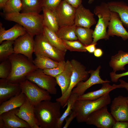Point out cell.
<instances>
[{
  "instance_id": "cell-1",
  "label": "cell",
  "mask_w": 128,
  "mask_h": 128,
  "mask_svg": "<svg viewBox=\"0 0 128 128\" xmlns=\"http://www.w3.org/2000/svg\"><path fill=\"white\" fill-rule=\"evenodd\" d=\"M61 107L59 102L43 101L34 107L35 118L40 128H56L61 116Z\"/></svg>"
},
{
  "instance_id": "cell-2",
  "label": "cell",
  "mask_w": 128,
  "mask_h": 128,
  "mask_svg": "<svg viewBox=\"0 0 128 128\" xmlns=\"http://www.w3.org/2000/svg\"><path fill=\"white\" fill-rule=\"evenodd\" d=\"M8 58L11 64L12 69L6 79L11 83H19L24 81L28 74L38 69L32 61L23 55L14 53Z\"/></svg>"
},
{
  "instance_id": "cell-3",
  "label": "cell",
  "mask_w": 128,
  "mask_h": 128,
  "mask_svg": "<svg viewBox=\"0 0 128 128\" xmlns=\"http://www.w3.org/2000/svg\"><path fill=\"white\" fill-rule=\"evenodd\" d=\"M5 16L6 20L21 25L33 37L43 33L44 26L43 14L19 12L6 14Z\"/></svg>"
},
{
  "instance_id": "cell-4",
  "label": "cell",
  "mask_w": 128,
  "mask_h": 128,
  "mask_svg": "<svg viewBox=\"0 0 128 128\" xmlns=\"http://www.w3.org/2000/svg\"><path fill=\"white\" fill-rule=\"evenodd\" d=\"M109 93H107L95 100H77L72 110L77 114L76 118L78 122H85L87 117L91 113L110 104L111 100Z\"/></svg>"
},
{
  "instance_id": "cell-5",
  "label": "cell",
  "mask_w": 128,
  "mask_h": 128,
  "mask_svg": "<svg viewBox=\"0 0 128 128\" xmlns=\"http://www.w3.org/2000/svg\"><path fill=\"white\" fill-rule=\"evenodd\" d=\"M94 14L97 17L98 20L95 26L92 35L93 41L92 43H97L101 39L108 40L110 37L107 31L110 22L111 11L107 3L102 2L96 6Z\"/></svg>"
},
{
  "instance_id": "cell-6",
  "label": "cell",
  "mask_w": 128,
  "mask_h": 128,
  "mask_svg": "<svg viewBox=\"0 0 128 128\" xmlns=\"http://www.w3.org/2000/svg\"><path fill=\"white\" fill-rule=\"evenodd\" d=\"M72 68V73L70 84L66 92L59 97L56 99V101L60 103L61 106L64 107L74 88L79 82L87 80L89 77L88 71L86 68L77 60L73 59L70 61Z\"/></svg>"
},
{
  "instance_id": "cell-7",
  "label": "cell",
  "mask_w": 128,
  "mask_h": 128,
  "mask_svg": "<svg viewBox=\"0 0 128 128\" xmlns=\"http://www.w3.org/2000/svg\"><path fill=\"white\" fill-rule=\"evenodd\" d=\"M34 40L35 55H44L58 62L64 60L66 53L53 46L43 33L36 36Z\"/></svg>"
},
{
  "instance_id": "cell-8",
  "label": "cell",
  "mask_w": 128,
  "mask_h": 128,
  "mask_svg": "<svg viewBox=\"0 0 128 128\" xmlns=\"http://www.w3.org/2000/svg\"><path fill=\"white\" fill-rule=\"evenodd\" d=\"M21 92L26 96L30 103L35 106L43 101H50L51 96L47 91L26 79L19 83Z\"/></svg>"
},
{
  "instance_id": "cell-9",
  "label": "cell",
  "mask_w": 128,
  "mask_h": 128,
  "mask_svg": "<svg viewBox=\"0 0 128 128\" xmlns=\"http://www.w3.org/2000/svg\"><path fill=\"white\" fill-rule=\"evenodd\" d=\"M26 79L35 83L50 94L57 93V84L55 78L45 74L43 70L37 69L27 76Z\"/></svg>"
},
{
  "instance_id": "cell-10",
  "label": "cell",
  "mask_w": 128,
  "mask_h": 128,
  "mask_svg": "<svg viewBox=\"0 0 128 128\" xmlns=\"http://www.w3.org/2000/svg\"><path fill=\"white\" fill-rule=\"evenodd\" d=\"M116 120L107 110V106H104L91 113L85 122L98 128H111Z\"/></svg>"
},
{
  "instance_id": "cell-11",
  "label": "cell",
  "mask_w": 128,
  "mask_h": 128,
  "mask_svg": "<svg viewBox=\"0 0 128 128\" xmlns=\"http://www.w3.org/2000/svg\"><path fill=\"white\" fill-rule=\"evenodd\" d=\"M76 9L64 0H62L53 11L59 27L74 24Z\"/></svg>"
},
{
  "instance_id": "cell-12",
  "label": "cell",
  "mask_w": 128,
  "mask_h": 128,
  "mask_svg": "<svg viewBox=\"0 0 128 128\" xmlns=\"http://www.w3.org/2000/svg\"><path fill=\"white\" fill-rule=\"evenodd\" d=\"M33 37L27 32L18 38L14 41V53L23 55L33 61L32 55L35 49Z\"/></svg>"
},
{
  "instance_id": "cell-13",
  "label": "cell",
  "mask_w": 128,
  "mask_h": 128,
  "mask_svg": "<svg viewBox=\"0 0 128 128\" xmlns=\"http://www.w3.org/2000/svg\"><path fill=\"white\" fill-rule=\"evenodd\" d=\"M128 96L114 98L110 106L111 113L116 121H128Z\"/></svg>"
},
{
  "instance_id": "cell-14",
  "label": "cell",
  "mask_w": 128,
  "mask_h": 128,
  "mask_svg": "<svg viewBox=\"0 0 128 128\" xmlns=\"http://www.w3.org/2000/svg\"><path fill=\"white\" fill-rule=\"evenodd\" d=\"M101 68L100 65L95 70H89L88 72L90 74V77L85 82L82 81L79 82L76 87L73 89L72 93H76L79 96L84 94L86 90L94 85L106 82H110L109 81L107 80H104L101 78L99 74Z\"/></svg>"
},
{
  "instance_id": "cell-15",
  "label": "cell",
  "mask_w": 128,
  "mask_h": 128,
  "mask_svg": "<svg viewBox=\"0 0 128 128\" xmlns=\"http://www.w3.org/2000/svg\"><path fill=\"white\" fill-rule=\"evenodd\" d=\"M96 23L94 14L82 4L76 8L74 23L77 26L88 28Z\"/></svg>"
},
{
  "instance_id": "cell-16",
  "label": "cell",
  "mask_w": 128,
  "mask_h": 128,
  "mask_svg": "<svg viewBox=\"0 0 128 128\" xmlns=\"http://www.w3.org/2000/svg\"><path fill=\"white\" fill-rule=\"evenodd\" d=\"M109 36L121 37L124 41L128 39V32L124 27L118 14L111 11L110 18L107 31Z\"/></svg>"
},
{
  "instance_id": "cell-17",
  "label": "cell",
  "mask_w": 128,
  "mask_h": 128,
  "mask_svg": "<svg viewBox=\"0 0 128 128\" xmlns=\"http://www.w3.org/2000/svg\"><path fill=\"white\" fill-rule=\"evenodd\" d=\"M19 109H12L0 115L4 122L3 128H31L27 123L16 115Z\"/></svg>"
},
{
  "instance_id": "cell-18",
  "label": "cell",
  "mask_w": 128,
  "mask_h": 128,
  "mask_svg": "<svg viewBox=\"0 0 128 128\" xmlns=\"http://www.w3.org/2000/svg\"><path fill=\"white\" fill-rule=\"evenodd\" d=\"M21 92L19 83L10 82L6 79H0V104Z\"/></svg>"
},
{
  "instance_id": "cell-19",
  "label": "cell",
  "mask_w": 128,
  "mask_h": 128,
  "mask_svg": "<svg viewBox=\"0 0 128 128\" xmlns=\"http://www.w3.org/2000/svg\"><path fill=\"white\" fill-rule=\"evenodd\" d=\"M34 107L30 103L27 97L25 102L19 108L16 115L27 123L31 128H40L35 118Z\"/></svg>"
},
{
  "instance_id": "cell-20",
  "label": "cell",
  "mask_w": 128,
  "mask_h": 128,
  "mask_svg": "<svg viewBox=\"0 0 128 128\" xmlns=\"http://www.w3.org/2000/svg\"><path fill=\"white\" fill-rule=\"evenodd\" d=\"M0 24V43L5 41H14L27 32L21 25L17 23L10 29L6 30Z\"/></svg>"
},
{
  "instance_id": "cell-21",
  "label": "cell",
  "mask_w": 128,
  "mask_h": 128,
  "mask_svg": "<svg viewBox=\"0 0 128 128\" xmlns=\"http://www.w3.org/2000/svg\"><path fill=\"white\" fill-rule=\"evenodd\" d=\"M72 73V68L70 61L67 60L64 70L55 78L57 84L60 87L62 95L67 91L69 86Z\"/></svg>"
},
{
  "instance_id": "cell-22",
  "label": "cell",
  "mask_w": 128,
  "mask_h": 128,
  "mask_svg": "<svg viewBox=\"0 0 128 128\" xmlns=\"http://www.w3.org/2000/svg\"><path fill=\"white\" fill-rule=\"evenodd\" d=\"M109 82L102 84V86L100 89L84 94L78 96V100L94 101L100 98L106 94L116 89L120 88L119 85L113 84L111 85Z\"/></svg>"
},
{
  "instance_id": "cell-23",
  "label": "cell",
  "mask_w": 128,
  "mask_h": 128,
  "mask_svg": "<svg viewBox=\"0 0 128 128\" xmlns=\"http://www.w3.org/2000/svg\"><path fill=\"white\" fill-rule=\"evenodd\" d=\"M107 3L110 11L118 14L123 26L128 29V5L121 1H111Z\"/></svg>"
},
{
  "instance_id": "cell-24",
  "label": "cell",
  "mask_w": 128,
  "mask_h": 128,
  "mask_svg": "<svg viewBox=\"0 0 128 128\" xmlns=\"http://www.w3.org/2000/svg\"><path fill=\"white\" fill-rule=\"evenodd\" d=\"M27 97L23 93L14 96L0 104V115L12 109L22 106L26 100Z\"/></svg>"
},
{
  "instance_id": "cell-25",
  "label": "cell",
  "mask_w": 128,
  "mask_h": 128,
  "mask_svg": "<svg viewBox=\"0 0 128 128\" xmlns=\"http://www.w3.org/2000/svg\"><path fill=\"white\" fill-rule=\"evenodd\" d=\"M109 64L114 72L125 70V66L128 64V52L119 51L118 53L111 57Z\"/></svg>"
},
{
  "instance_id": "cell-26",
  "label": "cell",
  "mask_w": 128,
  "mask_h": 128,
  "mask_svg": "<svg viewBox=\"0 0 128 128\" xmlns=\"http://www.w3.org/2000/svg\"><path fill=\"white\" fill-rule=\"evenodd\" d=\"M43 23L44 26L55 32L59 27L56 16L53 11L43 7Z\"/></svg>"
},
{
  "instance_id": "cell-27",
  "label": "cell",
  "mask_w": 128,
  "mask_h": 128,
  "mask_svg": "<svg viewBox=\"0 0 128 128\" xmlns=\"http://www.w3.org/2000/svg\"><path fill=\"white\" fill-rule=\"evenodd\" d=\"M32 62L38 69L44 70L50 69L57 67L59 62L44 55L38 54Z\"/></svg>"
},
{
  "instance_id": "cell-28",
  "label": "cell",
  "mask_w": 128,
  "mask_h": 128,
  "mask_svg": "<svg viewBox=\"0 0 128 128\" xmlns=\"http://www.w3.org/2000/svg\"><path fill=\"white\" fill-rule=\"evenodd\" d=\"M43 0H21L22 13L40 14L42 10Z\"/></svg>"
},
{
  "instance_id": "cell-29",
  "label": "cell",
  "mask_w": 128,
  "mask_h": 128,
  "mask_svg": "<svg viewBox=\"0 0 128 128\" xmlns=\"http://www.w3.org/2000/svg\"><path fill=\"white\" fill-rule=\"evenodd\" d=\"M77 26L75 24L59 27L56 33L61 39L67 40H78L75 31Z\"/></svg>"
},
{
  "instance_id": "cell-30",
  "label": "cell",
  "mask_w": 128,
  "mask_h": 128,
  "mask_svg": "<svg viewBox=\"0 0 128 128\" xmlns=\"http://www.w3.org/2000/svg\"><path fill=\"white\" fill-rule=\"evenodd\" d=\"M93 30L90 28L77 26L75 33L78 40L85 46L91 44L93 41Z\"/></svg>"
},
{
  "instance_id": "cell-31",
  "label": "cell",
  "mask_w": 128,
  "mask_h": 128,
  "mask_svg": "<svg viewBox=\"0 0 128 128\" xmlns=\"http://www.w3.org/2000/svg\"><path fill=\"white\" fill-rule=\"evenodd\" d=\"M43 33L53 46L59 50L66 53L67 50L64 46L62 40L58 37L55 32L44 26Z\"/></svg>"
},
{
  "instance_id": "cell-32",
  "label": "cell",
  "mask_w": 128,
  "mask_h": 128,
  "mask_svg": "<svg viewBox=\"0 0 128 128\" xmlns=\"http://www.w3.org/2000/svg\"><path fill=\"white\" fill-rule=\"evenodd\" d=\"M79 96L76 93H71V94L67 101L66 106L67 108L60 117L59 119L56 128H62L63 123L65 118L69 115L72 112L76 101Z\"/></svg>"
},
{
  "instance_id": "cell-33",
  "label": "cell",
  "mask_w": 128,
  "mask_h": 128,
  "mask_svg": "<svg viewBox=\"0 0 128 128\" xmlns=\"http://www.w3.org/2000/svg\"><path fill=\"white\" fill-rule=\"evenodd\" d=\"M14 41H5L0 45V62L8 58L11 55L14 53Z\"/></svg>"
},
{
  "instance_id": "cell-34",
  "label": "cell",
  "mask_w": 128,
  "mask_h": 128,
  "mask_svg": "<svg viewBox=\"0 0 128 128\" xmlns=\"http://www.w3.org/2000/svg\"><path fill=\"white\" fill-rule=\"evenodd\" d=\"M22 8L21 0H8L2 9L6 14L19 13Z\"/></svg>"
},
{
  "instance_id": "cell-35",
  "label": "cell",
  "mask_w": 128,
  "mask_h": 128,
  "mask_svg": "<svg viewBox=\"0 0 128 128\" xmlns=\"http://www.w3.org/2000/svg\"><path fill=\"white\" fill-rule=\"evenodd\" d=\"M63 43L67 50L71 51L86 52L85 46L78 40L73 41L62 40Z\"/></svg>"
},
{
  "instance_id": "cell-36",
  "label": "cell",
  "mask_w": 128,
  "mask_h": 128,
  "mask_svg": "<svg viewBox=\"0 0 128 128\" xmlns=\"http://www.w3.org/2000/svg\"><path fill=\"white\" fill-rule=\"evenodd\" d=\"M0 78L7 79L10 74L12 69L11 64L8 59L0 62Z\"/></svg>"
},
{
  "instance_id": "cell-37",
  "label": "cell",
  "mask_w": 128,
  "mask_h": 128,
  "mask_svg": "<svg viewBox=\"0 0 128 128\" xmlns=\"http://www.w3.org/2000/svg\"><path fill=\"white\" fill-rule=\"evenodd\" d=\"M66 61L64 60L59 62L58 66L54 68L43 70L46 74L55 77L62 73L64 70Z\"/></svg>"
},
{
  "instance_id": "cell-38",
  "label": "cell",
  "mask_w": 128,
  "mask_h": 128,
  "mask_svg": "<svg viewBox=\"0 0 128 128\" xmlns=\"http://www.w3.org/2000/svg\"><path fill=\"white\" fill-rule=\"evenodd\" d=\"M62 0H43V8L53 11Z\"/></svg>"
},
{
  "instance_id": "cell-39",
  "label": "cell",
  "mask_w": 128,
  "mask_h": 128,
  "mask_svg": "<svg viewBox=\"0 0 128 128\" xmlns=\"http://www.w3.org/2000/svg\"><path fill=\"white\" fill-rule=\"evenodd\" d=\"M110 74L111 81L116 82L118 81L120 78L128 76V71L120 74H116V72L113 71L110 72Z\"/></svg>"
},
{
  "instance_id": "cell-40",
  "label": "cell",
  "mask_w": 128,
  "mask_h": 128,
  "mask_svg": "<svg viewBox=\"0 0 128 128\" xmlns=\"http://www.w3.org/2000/svg\"><path fill=\"white\" fill-rule=\"evenodd\" d=\"M77 115L76 113L72 110L71 114L65 118V119L66 121L65 123L63 128H68L73 119L76 118Z\"/></svg>"
},
{
  "instance_id": "cell-41",
  "label": "cell",
  "mask_w": 128,
  "mask_h": 128,
  "mask_svg": "<svg viewBox=\"0 0 128 128\" xmlns=\"http://www.w3.org/2000/svg\"><path fill=\"white\" fill-rule=\"evenodd\" d=\"M112 128H128V121H116Z\"/></svg>"
},
{
  "instance_id": "cell-42",
  "label": "cell",
  "mask_w": 128,
  "mask_h": 128,
  "mask_svg": "<svg viewBox=\"0 0 128 128\" xmlns=\"http://www.w3.org/2000/svg\"><path fill=\"white\" fill-rule=\"evenodd\" d=\"M64 0L76 8L81 4L82 2V0Z\"/></svg>"
},
{
  "instance_id": "cell-43",
  "label": "cell",
  "mask_w": 128,
  "mask_h": 128,
  "mask_svg": "<svg viewBox=\"0 0 128 128\" xmlns=\"http://www.w3.org/2000/svg\"><path fill=\"white\" fill-rule=\"evenodd\" d=\"M97 43H91L85 46V49L87 51L90 53H94L96 49V46Z\"/></svg>"
},
{
  "instance_id": "cell-44",
  "label": "cell",
  "mask_w": 128,
  "mask_h": 128,
  "mask_svg": "<svg viewBox=\"0 0 128 128\" xmlns=\"http://www.w3.org/2000/svg\"><path fill=\"white\" fill-rule=\"evenodd\" d=\"M119 80L120 82V84L119 85L120 88L125 89L128 92V82L121 79H119Z\"/></svg>"
},
{
  "instance_id": "cell-45",
  "label": "cell",
  "mask_w": 128,
  "mask_h": 128,
  "mask_svg": "<svg viewBox=\"0 0 128 128\" xmlns=\"http://www.w3.org/2000/svg\"><path fill=\"white\" fill-rule=\"evenodd\" d=\"M103 52L102 50L100 48L96 49L94 52V56L97 57H99L102 56Z\"/></svg>"
},
{
  "instance_id": "cell-46",
  "label": "cell",
  "mask_w": 128,
  "mask_h": 128,
  "mask_svg": "<svg viewBox=\"0 0 128 128\" xmlns=\"http://www.w3.org/2000/svg\"><path fill=\"white\" fill-rule=\"evenodd\" d=\"M8 0H0V9H3Z\"/></svg>"
},
{
  "instance_id": "cell-47",
  "label": "cell",
  "mask_w": 128,
  "mask_h": 128,
  "mask_svg": "<svg viewBox=\"0 0 128 128\" xmlns=\"http://www.w3.org/2000/svg\"><path fill=\"white\" fill-rule=\"evenodd\" d=\"M95 0H88V3L89 4H91Z\"/></svg>"
},
{
  "instance_id": "cell-48",
  "label": "cell",
  "mask_w": 128,
  "mask_h": 128,
  "mask_svg": "<svg viewBox=\"0 0 128 128\" xmlns=\"http://www.w3.org/2000/svg\"></svg>"
}]
</instances>
